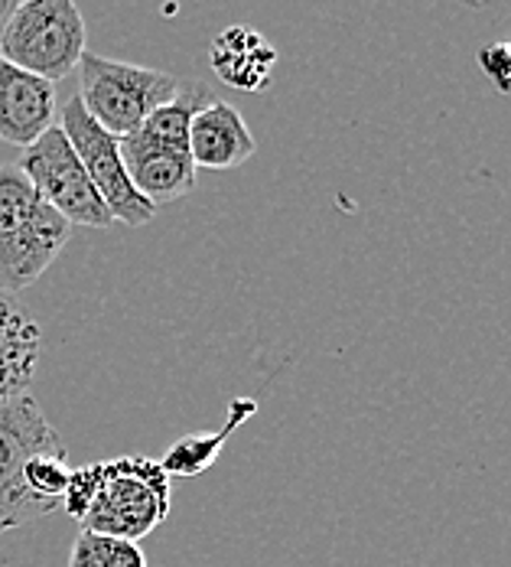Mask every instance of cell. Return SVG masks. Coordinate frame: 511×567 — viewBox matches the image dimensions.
Listing matches in <instances>:
<instances>
[{
    "mask_svg": "<svg viewBox=\"0 0 511 567\" xmlns=\"http://www.w3.org/2000/svg\"><path fill=\"white\" fill-rule=\"evenodd\" d=\"M62 134L69 137V144L75 147L82 167L88 171L98 196L105 199L108 213H112L114 223H124L131 228L147 226L154 216H157V206L147 203L131 176L124 171V157H121V137L108 134L92 114L85 112L82 99L79 95H69L65 105H62Z\"/></svg>",
    "mask_w": 511,
    "mask_h": 567,
    "instance_id": "cell-7",
    "label": "cell"
},
{
    "mask_svg": "<svg viewBox=\"0 0 511 567\" xmlns=\"http://www.w3.org/2000/svg\"><path fill=\"white\" fill-rule=\"evenodd\" d=\"M98 493V463H88V466H79L72 470L69 476V486L62 493V509L69 512L72 518H85V512L92 509V499Z\"/></svg>",
    "mask_w": 511,
    "mask_h": 567,
    "instance_id": "cell-16",
    "label": "cell"
},
{
    "mask_svg": "<svg viewBox=\"0 0 511 567\" xmlns=\"http://www.w3.org/2000/svg\"><path fill=\"white\" fill-rule=\"evenodd\" d=\"M258 141L241 112L222 99L202 105L189 121V157L202 171H234L251 161Z\"/></svg>",
    "mask_w": 511,
    "mask_h": 567,
    "instance_id": "cell-10",
    "label": "cell"
},
{
    "mask_svg": "<svg viewBox=\"0 0 511 567\" xmlns=\"http://www.w3.org/2000/svg\"><path fill=\"white\" fill-rule=\"evenodd\" d=\"M209 65L228 89L264 92L278 69V50L261 30L248 23H231L212 40Z\"/></svg>",
    "mask_w": 511,
    "mask_h": 567,
    "instance_id": "cell-11",
    "label": "cell"
},
{
    "mask_svg": "<svg viewBox=\"0 0 511 567\" xmlns=\"http://www.w3.org/2000/svg\"><path fill=\"white\" fill-rule=\"evenodd\" d=\"M17 167L69 226L108 228L114 223L105 199L98 196L92 176L82 167L75 147L69 144L59 124H53L46 134H40L20 154Z\"/></svg>",
    "mask_w": 511,
    "mask_h": 567,
    "instance_id": "cell-6",
    "label": "cell"
},
{
    "mask_svg": "<svg viewBox=\"0 0 511 567\" xmlns=\"http://www.w3.org/2000/svg\"><path fill=\"white\" fill-rule=\"evenodd\" d=\"M53 451L65 447L36 398L27 392L0 401V535L59 509L56 503L36 496L27 483V466Z\"/></svg>",
    "mask_w": 511,
    "mask_h": 567,
    "instance_id": "cell-4",
    "label": "cell"
},
{
    "mask_svg": "<svg viewBox=\"0 0 511 567\" xmlns=\"http://www.w3.org/2000/svg\"><path fill=\"white\" fill-rule=\"evenodd\" d=\"M43 330L7 293H0V401L27 395L40 365Z\"/></svg>",
    "mask_w": 511,
    "mask_h": 567,
    "instance_id": "cell-12",
    "label": "cell"
},
{
    "mask_svg": "<svg viewBox=\"0 0 511 567\" xmlns=\"http://www.w3.org/2000/svg\"><path fill=\"white\" fill-rule=\"evenodd\" d=\"M121 157L134 189L154 206L182 199L196 186V164L189 157V147H176L144 131H131L121 137Z\"/></svg>",
    "mask_w": 511,
    "mask_h": 567,
    "instance_id": "cell-8",
    "label": "cell"
},
{
    "mask_svg": "<svg viewBox=\"0 0 511 567\" xmlns=\"http://www.w3.org/2000/svg\"><path fill=\"white\" fill-rule=\"evenodd\" d=\"M482 75L496 85L499 95L511 99V40H489L476 50Z\"/></svg>",
    "mask_w": 511,
    "mask_h": 567,
    "instance_id": "cell-15",
    "label": "cell"
},
{
    "mask_svg": "<svg viewBox=\"0 0 511 567\" xmlns=\"http://www.w3.org/2000/svg\"><path fill=\"white\" fill-rule=\"evenodd\" d=\"M56 85L0 56V141L30 147L53 127Z\"/></svg>",
    "mask_w": 511,
    "mask_h": 567,
    "instance_id": "cell-9",
    "label": "cell"
},
{
    "mask_svg": "<svg viewBox=\"0 0 511 567\" xmlns=\"http://www.w3.org/2000/svg\"><path fill=\"white\" fill-rule=\"evenodd\" d=\"M85 40L88 30L75 0H20L0 30V56L56 85L79 69Z\"/></svg>",
    "mask_w": 511,
    "mask_h": 567,
    "instance_id": "cell-3",
    "label": "cell"
},
{
    "mask_svg": "<svg viewBox=\"0 0 511 567\" xmlns=\"http://www.w3.org/2000/svg\"><path fill=\"white\" fill-rule=\"evenodd\" d=\"M17 3H20V0H0V30H3V23H7V17L13 13Z\"/></svg>",
    "mask_w": 511,
    "mask_h": 567,
    "instance_id": "cell-17",
    "label": "cell"
},
{
    "mask_svg": "<svg viewBox=\"0 0 511 567\" xmlns=\"http://www.w3.org/2000/svg\"><path fill=\"white\" fill-rule=\"evenodd\" d=\"M179 89V79L160 69L88 53L79 62V99L108 134L124 137L137 131Z\"/></svg>",
    "mask_w": 511,
    "mask_h": 567,
    "instance_id": "cell-5",
    "label": "cell"
},
{
    "mask_svg": "<svg viewBox=\"0 0 511 567\" xmlns=\"http://www.w3.org/2000/svg\"><path fill=\"white\" fill-rule=\"evenodd\" d=\"M254 411H258V401H254V398H234L231 408H228L226 424H222L216 434L199 431V434H186V437H179V441L173 444L170 451L164 454V460H160L164 473H167L170 480H192V476L206 473V470L219 460L222 447L228 444V437H231Z\"/></svg>",
    "mask_w": 511,
    "mask_h": 567,
    "instance_id": "cell-13",
    "label": "cell"
},
{
    "mask_svg": "<svg viewBox=\"0 0 511 567\" xmlns=\"http://www.w3.org/2000/svg\"><path fill=\"white\" fill-rule=\"evenodd\" d=\"M173 486L160 460L144 454L114 456L98 463V493L82 528L140 542L170 515Z\"/></svg>",
    "mask_w": 511,
    "mask_h": 567,
    "instance_id": "cell-2",
    "label": "cell"
},
{
    "mask_svg": "<svg viewBox=\"0 0 511 567\" xmlns=\"http://www.w3.org/2000/svg\"><path fill=\"white\" fill-rule=\"evenodd\" d=\"M69 567H147V558L137 542L82 528L72 542Z\"/></svg>",
    "mask_w": 511,
    "mask_h": 567,
    "instance_id": "cell-14",
    "label": "cell"
},
{
    "mask_svg": "<svg viewBox=\"0 0 511 567\" xmlns=\"http://www.w3.org/2000/svg\"><path fill=\"white\" fill-rule=\"evenodd\" d=\"M69 231L17 164H0V293L40 281L69 245Z\"/></svg>",
    "mask_w": 511,
    "mask_h": 567,
    "instance_id": "cell-1",
    "label": "cell"
}]
</instances>
